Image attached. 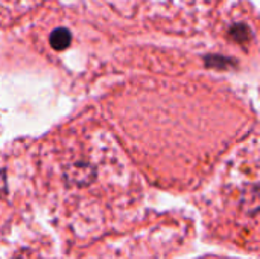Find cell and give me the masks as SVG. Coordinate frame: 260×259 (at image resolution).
Returning a JSON list of instances; mask_svg holds the SVG:
<instances>
[{
	"mask_svg": "<svg viewBox=\"0 0 260 259\" xmlns=\"http://www.w3.org/2000/svg\"><path fill=\"white\" fill-rule=\"evenodd\" d=\"M49 41L55 50H66L72 44V32L66 27H56L55 31H52Z\"/></svg>",
	"mask_w": 260,
	"mask_h": 259,
	"instance_id": "cell-2",
	"label": "cell"
},
{
	"mask_svg": "<svg viewBox=\"0 0 260 259\" xmlns=\"http://www.w3.org/2000/svg\"><path fill=\"white\" fill-rule=\"evenodd\" d=\"M94 176H96V171L91 165H87V163H75V165H70L66 171V179L67 182L73 183V185H78V186H84V185H88L94 180Z\"/></svg>",
	"mask_w": 260,
	"mask_h": 259,
	"instance_id": "cell-1",
	"label": "cell"
},
{
	"mask_svg": "<svg viewBox=\"0 0 260 259\" xmlns=\"http://www.w3.org/2000/svg\"><path fill=\"white\" fill-rule=\"evenodd\" d=\"M5 191H6V179H5L3 171L0 169V195L5 194Z\"/></svg>",
	"mask_w": 260,
	"mask_h": 259,
	"instance_id": "cell-4",
	"label": "cell"
},
{
	"mask_svg": "<svg viewBox=\"0 0 260 259\" xmlns=\"http://www.w3.org/2000/svg\"><path fill=\"white\" fill-rule=\"evenodd\" d=\"M230 35L238 43H245L251 38V29L247 24H235L230 29Z\"/></svg>",
	"mask_w": 260,
	"mask_h": 259,
	"instance_id": "cell-3",
	"label": "cell"
}]
</instances>
